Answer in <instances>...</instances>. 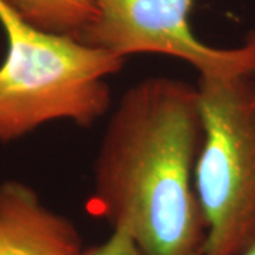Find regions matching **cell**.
I'll use <instances>...</instances> for the list:
<instances>
[{"label":"cell","instance_id":"1","mask_svg":"<svg viewBox=\"0 0 255 255\" xmlns=\"http://www.w3.org/2000/svg\"><path fill=\"white\" fill-rule=\"evenodd\" d=\"M203 139L197 85L163 75L133 84L101 139L91 211L146 255H203L207 223L194 183Z\"/></svg>","mask_w":255,"mask_h":255},{"label":"cell","instance_id":"2","mask_svg":"<svg viewBox=\"0 0 255 255\" xmlns=\"http://www.w3.org/2000/svg\"><path fill=\"white\" fill-rule=\"evenodd\" d=\"M0 24L7 43L0 64V143L57 121L91 128L110 112L108 78L127 58L36 27L4 0Z\"/></svg>","mask_w":255,"mask_h":255},{"label":"cell","instance_id":"3","mask_svg":"<svg viewBox=\"0 0 255 255\" xmlns=\"http://www.w3.org/2000/svg\"><path fill=\"white\" fill-rule=\"evenodd\" d=\"M204 139L196 191L207 223L203 255H240L255 243V74L199 77Z\"/></svg>","mask_w":255,"mask_h":255},{"label":"cell","instance_id":"4","mask_svg":"<svg viewBox=\"0 0 255 255\" xmlns=\"http://www.w3.org/2000/svg\"><path fill=\"white\" fill-rule=\"evenodd\" d=\"M98 16L75 36L84 44L127 58L163 54L191 65L199 77L255 74V30L241 46L217 48L194 36L196 0H94Z\"/></svg>","mask_w":255,"mask_h":255},{"label":"cell","instance_id":"5","mask_svg":"<svg viewBox=\"0 0 255 255\" xmlns=\"http://www.w3.org/2000/svg\"><path fill=\"white\" fill-rule=\"evenodd\" d=\"M84 248L73 220L46 206L31 186L0 183V255H80Z\"/></svg>","mask_w":255,"mask_h":255},{"label":"cell","instance_id":"6","mask_svg":"<svg viewBox=\"0 0 255 255\" xmlns=\"http://www.w3.org/2000/svg\"><path fill=\"white\" fill-rule=\"evenodd\" d=\"M28 23L46 31L75 37L98 16L94 0H4Z\"/></svg>","mask_w":255,"mask_h":255},{"label":"cell","instance_id":"7","mask_svg":"<svg viewBox=\"0 0 255 255\" xmlns=\"http://www.w3.org/2000/svg\"><path fill=\"white\" fill-rule=\"evenodd\" d=\"M80 255H146L127 233L112 230L111 236L97 246L84 248Z\"/></svg>","mask_w":255,"mask_h":255},{"label":"cell","instance_id":"8","mask_svg":"<svg viewBox=\"0 0 255 255\" xmlns=\"http://www.w3.org/2000/svg\"><path fill=\"white\" fill-rule=\"evenodd\" d=\"M240 255H255V243L251 247H248L244 253H241Z\"/></svg>","mask_w":255,"mask_h":255}]
</instances>
